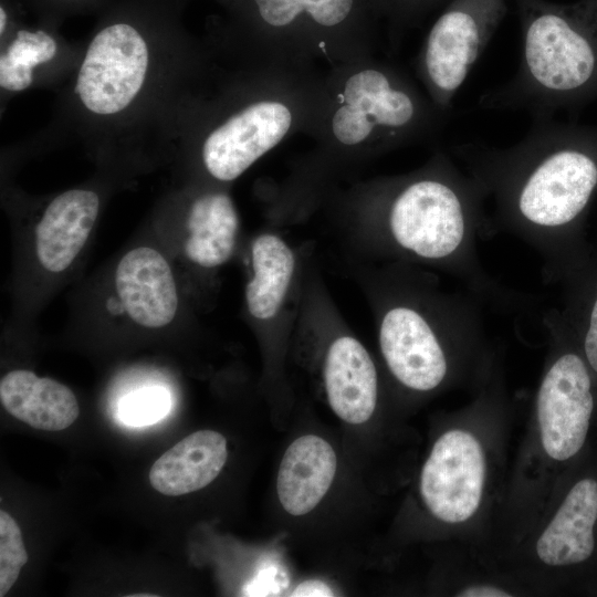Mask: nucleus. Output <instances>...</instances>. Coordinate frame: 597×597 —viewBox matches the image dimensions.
<instances>
[{"label":"nucleus","mask_w":597,"mask_h":597,"mask_svg":"<svg viewBox=\"0 0 597 597\" xmlns=\"http://www.w3.org/2000/svg\"><path fill=\"white\" fill-rule=\"evenodd\" d=\"M453 155L492 201L495 233L535 251L545 283L566 274L569 234L597 189V128L532 121L512 146L463 143Z\"/></svg>","instance_id":"nucleus-1"},{"label":"nucleus","mask_w":597,"mask_h":597,"mask_svg":"<svg viewBox=\"0 0 597 597\" xmlns=\"http://www.w3.org/2000/svg\"><path fill=\"white\" fill-rule=\"evenodd\" d=\"M488 202L483 187L439 153L423 168L381 182L350 237L370 259L439 271L481 303L513 311L527 300L491 276L479 256V241L495 234Z\"/></svg>","instance_id":"nucleus-2"},{"label":"nucleus","mask_w":597,"mask_h":597,"mask_svg":"<svg viewBox=\"0 0 597 597\" xmlns=\"http://www.w3.org/2000/svg\"><path fill=\"white\" fill-rule=\"evenodd\" d=\"M363 281L383 359L402 388H479L491 376L495 356L474 296L449 292L433 271L406 263H383Z\"/></svg>","instance_id":"nucleus-3"},{"label":"nucleus","mask_w":597,"mask_h":597,"mask_svg":"<svg viewBox=\"0 0 597 597\" xmlns=\"http://www.w3.org/2000/svg\"><path fill=\"white\" fill-rule=\"evenodd\" d=\"M523 46L515 74L483 93V109L520 111L532 121L575 112L597 98V3L511 0Z\"/></svg>","instance_id":"nucleus-4"},{"label":"nucleus","mask_w":597,"mask_h":597,"mask_svg":"<svg viewBox=\"0 0 597 597\" xmlns=\"http://www.w3.org/2000/svg\"><path fill=\"white\" fill-rule=\"evenodd\" d=\"M547 356L535 394L528 451L521 478L547 482L548 469L574 459L583 449L595 407L593 378L585 359L568 347L567 324L555 310L543 315ZM526 486V488H527ZM525 488V489H526Z\"/></svg>","instance_id":"nucleus-5"},{"label":"nucleus","mask_w":597,"mask_h":597,"mask_svg":"<svg viewBox=\"0 0 597 597\" xmlns=\"http://www.w3.org/2000/svg\"><path fill=\"white\" fill-rule=\"evenodd\" d=\"M491 376L478 388L474 401L457 413V425L436 439L420 472L419 492L426 509L457 531L481 517L491 494L494 448L480 426Z\"/></svg>","instance_id":"nucleus-6"},{"label":"nucleus","mask_w":597,"mask_h":597,"mask_svg":"<svg viewBox=\"0 0 597 597\" xmlns=\"http://www.w3.org/2000/svg\"><path fill=\"white\" fill-rule=\"evenodd\" d=\"M511 0H450L431 27L420 72L436 108L448 112L453 96L507 13Z\"/></svg>","instance_id":"nucleus-7"},{"label":"nucleus","mask_w":597,"mask_h":597,"mask_svg":"<svg viewBox=\"0 0 597 597\" xmlns=\"http://www.w3.org/2000/svg\"><path fill=\"white\" fill-rule=\"evenodd\" d=\"M597 480H577L557 504L545 507L521 537L520 553L530 575L547 578L556 569L577 566L595 551Z\"/></svg>","instance_id":"nucleus-8"},{"label":"nucleus","mask_w":597,"mask_h":597,"mask_svg":"<svg viewBox=\"0 0 597 597\" xmlns=\"http://www.w3.org/2000/svg\"><path fill=\"white\" fill-rule=\"evenodd\" d=\"M147 67L148 49L139 29L125 20L109 22L88 45L75 92L88 111L116 114L138 94Z\"/></svg>","instance_id":"nucleus-9"},{"label":"nucleus","mask_w":597,"mask_h":597,"mask_svg":"<svg viewBox=\"0 0 597 597\" xmlns=\"http://www.w3.org/2000/svg\"><path fill=\"white\" fill-rule=\"evenodd\" d=\"M320 305L328 337L323 363L328 404L344 421L364 423L378 401L376 365L363 343L348 331L322 281Z\"/></svg>","instance_id":"nucleus-10"},{"label":"nucleus","mask_w":597,"mask_h":597,"mask_svg":"<svg viewBox=\"0 0 597 597\" xmlns=\"http://www.w3.org/2000/svg\"><path fill=\"white\" fill-rule=\"evenodd\" d=\"M292 114L282 103L251 104L212 130L202 147L208 172L220 181L240 177L286 135Z\"/></svg>","instance_id":"nucleus-11"},{"label":"nucleus","mask_w":597,"mask_h":597,"mask_svg":"<svg viewBox=\"0 0 597 597\" xmlns=\"http://www.w3.org/2000/svg\"><path fill=\"white\" fill-rule=\"evenodd\" d=\"M115 291L124 312L145 328H163L178 311L179 297L172 270L156 249L142 245L119 260Z\"/></svg>","instance_id":"nucleus-12"},{"label":"nucleus","mask_w":597,"mask_h":597,"mask_svg":"<svg viewBox=\"0 0 597 597\" xmlns=\"http://www.w3.org/2000/svg\"><path fill=\"white\" fill-rule=\"evenodd\" d=\"M100 211L95 191L71 189L54 198L35 229V254L48 272L66 270L84 248Z\"/></svg>","instance_id":"nucleus-13"},{"label":"nucleus","mask_w":597,"mask_h":597,"mask_svg":"<svg viewBox=\"0 0 597 597\" xmlns=\"http://www.w3.org/2000/svg\"><path fill=\"white\" fill-rule=\"evenodd\" d=\"M336 465L335 451L321 437L306 434L294 440L282 458L276 480L283 509L295 516L311 512L328 491Z\"/></svg>","instance_id":"nucleus-14"},{"label":"nucleus","mask_w":597,"mask_h":597,"mask_svg":"<svg viewBox=\"0 0 597 597\" xmlns=\"http://www.w3.org/2000/svg\"><path fill=\"white\" fill-rule=\"evenodd\" d=\"M0 400L11 416L39 430L66 429L80 413L67 386L27 369L11 370L1 378Z\"/></svg>","instance_id":"nucleus-15"},{"label":"nucleus","mask_w":597,"mask_h":597,"mask_svg":"<svg viewBox=\"0 0 597 597\" xmlns=\"http://www.w3.org/2000/svg\"><path fill=\"white\" fill-rule=\"evenodd\" d=\"M227 457V441L221 433L196 431L155 461L149 471L150 484L165 495L195 492L218 476Z\"/></svg>","instance_id":"nucleus-16"},{"label":"nucleus","mask_w":597,"mask_h":597,"mask_svg":"<svg viewBox=\"0 0 597 597\" xmlns=\"http://www.w3.org/2000/svg\"><path fill=\"white\" fill-rule=\"evenodd\" d=\"M184 253L195 265L214 270L234 254L239 235V217L232 199L224 192L198 197L186 220Z\"/></svg>","instance_id":"nucleus-17"},{"label":"nucleus","mask_w":597,"mask_h":597,"mask_svg":"<svg viewBox=\"0 0 597 597\" xmlns=\"http://www.w3.org/2000/svg\"><path fill=\"white\" fill-rule=\"evenodd\" d=\"M360 0H247L249 14L268 28L285 30L310 24L335 29L356 14Z\"/></svg>","instance_id":"nucleus-18"},{"label":"nucleus","mask_w":597,"mask_h":597,"mask_svg":"<svg viewBox=\"0 0 597 597\" xmlns=\"http://www.w3.org/2000/svg\"><path fill=\"white\" fill-rule=\"evenodd\" d=\"M28 562L20 527L6 511H0V596L17 582Z\"/></svg>","instance_id":"nucleus-19"},{"label":"nucleus","mask_w":597,"mask_h":597,"mask_svg":"<svg viewBox=\"0 0 597 597\" xmlns=\"http://www.w3.org/2000/svg\"><path fill=\"white\" fill-rule=\"evenodd\" d=\"M169 408V394L161 387H149L123 398L118 413L121 420L129 426H148L165 417Z\"/></svg>","instance_id":"nucleus-20"},{"label":"nucleus","mask_w":597,"mask_h":597,"mask_svg":"<svg viewBox=\"0 0 597 597\" xmlns=\"http://www.w3.org/2000/svg\"><path fill=\"white\" fill-rule=\"evenodd\" d=\"M56 48L55 40L48 32L22 29L17 32L14 40L1 57L11 63L33 69L52 60Z\"/></svg>","instance_id":"nucleus-21"},{"label":"nucleus","mask_w":597,"mask_h":597,"mask_svg":"<svg viewBox=\"0 0 597 597\" xmlns=\"http://www.w3.org/2000/svg\"><path fill=\"white\" fill-rule=\"evenodd\" d=\"M377 126L357 108L344 104L334 113L332 130L343 145L354 146L366 140Z\"/></svg>","instance_id":"nucleus-22"},{"label":"nucleus","mask_w":597,"mask_h":597,"mask_svg":"<svg viewBox=\"0 0 597 597\" xmlns=\"http://www.w3.org/2000/svg\"><path fill=\"white\" fill-rule=\"evenodd\" d=\"M590 298L584 322L582 345L586 364L597 375V294Z\"/></svg>","instance_id":"nucleus-23"},{"label":"nucleus","mask_w":597,"mask_h":597,"mask_svg":"<svg viewBox=\"0 0 597 597\" xmlns=\"http://www.w3.org/2000/svg\"><path fill=\"white\" fill-rule=\"evenodd\" d=\"M396 19H411L444 0H370Z\"/></svg>","instance_id":"nucleus-24"},{"label":"nucleus","mask_w":597,"mask_h":597,"mask_svg":"<svg viewBox=\"0 0 597 597\" xmlns=\"http://www.w3.org/2000/svg\"><path fill=\"white\" fill-rule=\"evenodd\" d=\"M32 83V69L0 59V84L8 91H22Z\"/></svg>","instance_id":"nucleus-25"},{"label":"nucleus","mask_w":597,"mask_h":597,"mask_svg":"<svg viewBox=\"0 0 597 597\" xmlns=\"http://www.w3.org/2000/svg\"><path fill=\"white\" fill-rule=\"evenodd\" d=\"M454 595L459 597H510L515 594L505 584L481 580L463 584L457 588Z\"/></svg>","instance_id":"nucleus-26"},{"label":"nucleus","mask_w":597,"mask_h":597,"mask_svg":"<svg viewBox=\"0 0 597 597\" xmlns=\"http://www.w3.org/2000/svg\"><path fill=\"white\" fill-rule=\"evenodd\" d=\"M333 595V590L325 583L315 579L301 583L291 594L293 597H331Z\"/></svg>","instance_id":"nucleus-27"},{"label":"nucleus","mask_w":597,"mask_h":597,"mask_svg":"<svg viewBox=\"0 0 597 597\" xmlns=\"http://www.w3.org/2000/svg\"><path fill=\"white\" fill-rule=\"evenodd\" d=\"M64 1H75L76 2V1H80V0H64Z\"/></svg>","instance_id":"nucleus-28"},{"label":"nucleus","mask_w":597,"mask_h":597,"mask_svg":"<svg viewBox=\"0 0 597 597\" xmlns=\"http://www.w3.org/2000/svg\"><path fill=\"white\" fill-rule=\"evenodd\" d=\"M597 3V0H594Z\"/></svg>","instance_id":"nucleus-29"}]
</instances>
